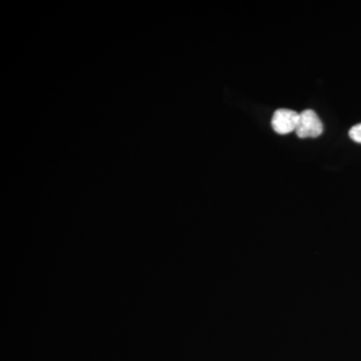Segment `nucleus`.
I'll return each instance as SVG.
<instances>
[{
  "mask_svg": "<svg viewBox=\"0 0 361 361\" xmlns=\"http://www.w3.org/2000/svg\"><path fill=\"white\" fill-rule=\"evenodd\" d=\"M298 121L299 114L296 111L288 109H279L273 115L271 125L277 134L287 135L295 132Z\"/></svg>",
  "mask_w": 361,
  "mask_h": 361,
  "instance_id": "f03ea898",
  "label": "nucleus"
},
{
  "mask_svg": "<svg viewBox=\"0 0 361 361\" xmlns=\"http://www.w3.org/2000/svg\"><path fill=\"white\" fill-rule=\"evenodd\" d=\"M349 137H350L353 141L361 144V123L353 126V127L349 130Z\"/></svg>",
  "mask_w": 361,
  "mask_h": 361,
  "instance_id": "7ed1b4c3",
  "label": "nucleus"
},
{
  "mask_svg": "<svg viewBox=\"0 0 361 361\" xmlns=\"http://www.w3.org/2000/svg\"><path fill=\"white\" fill-rule=\"evenodd\" d=\"M322 122L314 111L306 110L299 114L298 125L295 130L299 137L301 139L317 137L322 134Z\"/></svg>",
  "mask_w": 361,
  "mask_h": 361,
  "instance_id": "f257e3e1",
  "label": "nucleus"
}]
</instances>
